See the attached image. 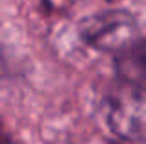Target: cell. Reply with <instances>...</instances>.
<instances>
[{"label": "cell", "mask_w": 146, "mask_h": 144, "mask_svg": "<svg viewBox=\"0 0 146 144\" xmlns=\"http://www.w3.org/2000/svg\"><path fill=\"white\" fill-rule=\"evenodd\" d=\"M104 115L118 139L146 144V87L118 81L104 100Z\"/></svg>", "instance_id": "1"}, {"label": "cell", "mask_w": 146, "mask_h": 144, "mask_svg": "<svg viewBox=\"0 0 146 144\" xmlns=\"http://www.w3.org/2000/svg\"><path fill=\"white\" fill-rule=\"evenodd\" d=\"M137 20L126 9H109L83 18L80 37L94 50L118 54L128 44L137 41Z\"/></svg>", "instance_id": "2"}, {"label": "cell", "mask_w": 146, "mask_h": 144, "mask_svg": "<svg viewBox=\"0 0 146 144\" xmlns=\"http://www.w3.org/2000/svg\"><path fill=\"white\" fill-rule=\"evenodd\" d=\"M118 81L146 87V39H137L115 55Z\"/></svg>", "instance_id": "3"}]
</instances>
